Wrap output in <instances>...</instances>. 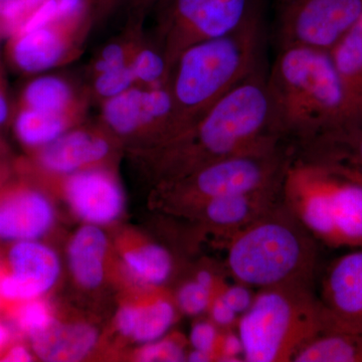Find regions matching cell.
I'll return each instance as SVG.
<instances>
[{"label": "cell", "instance_id": "30bf717a", "mask_svg": "<svg viewBox=\"0 0 362 362\" xmlns=\"http://www.w3.org/2000/svg\"><path fill=\"white\" fill-rule=\"evenodd\" d=\"M124 151L98 121H85L42 148L28 152L16 163L35 177H59L86 169L115 166Z\"/></svg>", "mask_w": 362, "mask_h": 362}, {"label": "cell", "instance_id": "b9f144b4", "mask_svg": "<svg viewBox=\"0 0 362 362\" xmlns=\"http://www.w3.org/2000/svg\"><path fill=\"white\" fill-rule=\"evenodd\" d=\"M11 340V331L6 323L0 320V356H2Z\"/></svg>", "mask_w": 362, "mask_h": 362}, {"label": "cell", "instance_id": "83f0119b", "mask_svg": "<svg viewBox=\"0 0 362 362\" xmlns=\"http://www.w3.org/2000/svg\"><path fill=\"white\" fill-rule=\"evenodd\" d=\"M11 317L18 329L30 338L45 329L56 318L57 311L45 296L13 305Z\"/></svg>", "mask_w": 362, "mask_h": 362}, {"label": "cell", "instance_id": "ffe728a7", "mask_svg": "<svg viewBox=\"0 0 362 362\" xmlns=\"http://www.w3.org/2000/svg\"><path fill=\"white\" fill-rule=\"evenodd\" d=\"M115 250L124 276L135 286L164 287L173 277L175 268L173 255L139 233L119 235Z\"/></svg>", "mask_w": 362, "mask_h": 362}, {"label": "cell", "instance_id": "f546056e", "mask_svg": "<svg viewBox=\"0 0 362 362\" xmlns=\"http://www.w3.org/2000/svg\"><path fill=\"white\" fill-rule=\"evenodd\" d=\"M136 86L134 76L130 66L120 70L104 71L90 76L88 94L90 99L99 102L106 101L122 94Z\"/></svg>", "mask_w": 362, "mask_h": 362}, {"label": "cell", "instance_id": "6da1fadb", "mask_svg": "<svg viewBox=\"0 0 362 362\" xmlns=\"http://www.w3.org/2000/svg\"><path fill=\"white\" fill-rule=\"evenodd\" d=\"M267 87L276 130L294 150L324 151L362 127L328 52L282 47L267 74Z\"/></svg>", "mask_w": 362, "mask_h": 362}, {"label": "cell", "instance_id": "44dd1931", "mask_svg": "<svg viewBox=\"0 0 362 362\" xmlns=\"http://www.w3.org/2000/svg\"><path fill=\"white\" fill-rule=\"evenodd\" d=\"M112 246L102 226L84 223L69 240V270L80 289L93 292L106 282L110 269Z\"/></svg>", "mask_w": 362, "mask_h": 362}, {"label": "cell", "instance_id": "f1b7e54d", "mask_svg": "<svg viewBox=\"0 0 362 362\" xmlns=\"http://www.w3.org/2000/svg\"><path fill=\"white\" fill-rule=\"evenodd\" d=\"M187 339L180 333L164 335L156 341L144 343L133 352L132 359L141 362L187 361Z\"/></svg>", "mask_w": 362, "mask_h": 362}, {"label": "cell", "instance_id": "5bb4252c", "mask_svg": "<svg viewBox=\"0 0 362 362\" xmlns=\"http://www.w3.org/2000/svg\"><path fill=\"white\" fill-rule=\"evenodd\" d=\"M89 32L59 21L18 30L6 40V58L20 74L45 73L77 58Z\"/></svg>", "mask_w": 362, "mask_h": 362}, {"label": "cell", "instance_id": "52a82bcc", "mask_svg": "<svg viewBox=\"0 0 362 362\" xmlns=\"http://www.w3.org/2000/svg\"><path fill=\"white\" fill-rule=\"evenodd\" d=\"M294 148L272 140L214 162L170 181L154 185V204L165 213L187 218L206 202L252 192L284 178Z\"/></svg>", "mask_w": 362, "mask_h": 362}, {"label": "cell", "instance_id": "cb8c5ba5", "mask_svg": "<svg viewBox=\"0 0 362 362\" xmlns=\"http://www.w3.org/2000/svg\"><path fill=\"white\" fill-rule=\"evenodd\" d=\"M328 52L350 110L362 123V13Z\"/></svg>", "mask_w": 362, "mask_h": 362}, {"label": "cell", "instance_id": "7bdbcfd3", "mask_svg": "<svg viewBox=\"0 0 362 362\" xmlns=\"http://www.w3.org/2000/svg\"><path fill=\"white\" fill-rule=\"evenodd\" d=\"M2 267L0 266V276H1ZM0 304H1V300H0Z\"/></svg>", "mask_w": 362, "mask_h": 362}, {"label": "cell", "instance_id": "836d02e7", "mask_svg": "<svg viewBox=\"0 0 362 362\" xmlns=\"http://www.w3.org/2000/svg\"><path fill=\"white\" fill-rule=\"evenodd\" d=\"M221 288L214 295L207 312H209V319L221 330L232 329L233 325H237L240 316L226 304L223 298L221 297Z\"/></svg>", "mask_w": 362, "mask_h": 362}, {"label": "cell", "instance_id": "7c38bea8", "mask_svg": "<svg viewBox=\"0 0 362 362\" xmlns=\"http://www.w3.org/2000/svg\"><path fill=\"white\" fill-rule=\"evenodd\" d=\"M51 192L16 165L0 180V240H40L57 223Z\"/></svg>", "mask_w": 362, "mask_h": 362}, {"label": "cell", "instance_id": "484cf974", "mask_svg": "<svg viewBox=\"0 0 362 362\" xmlns=\"http://www.w3.org/2000/svg\"><path fill=\"white\" fill-rule=\"evenodd\" d=\"M223 283V279L213 270L197 271L173 293L178 310L188 316H199L207 312L214 295Z\"/></svg>", "mask_w": 362, "mask_h": 362}, {"label": "cell", "instance_id": "2e32d148", "mask_svg": "<svg viewBox=\"0 0 362 362\" xmlns=\"http://www.w3.org/2000/svg\"><path fill=\"white\" fill-rule=\"evenodd\" d=\"M283 182L284 178L252 192L218 197L206 202L187 218L194 223L199 235H211L226 246L233 235L282 199Z\"/></svg>", "mask_w": 362, "mask_h": 362}, {"label": "cell", "instance_id": "e575fe53", "mask_svg": "<svg viewBox=\"0 0 362 362\" xmlns=\"http://www.w3.org/2000/svg\"><path fill=\"white\" fill-rule=\"evenodd\" d=\"M239 334L232 329L223 330L218 349V361H244Z\"/></svg>", "mask_w": 362, "mask_h": 362}, {"label": "cell", "instance_id": "f35d334b", "mask_svg": "<svg viewBox=\"0 0 362 362\" xmlns=\"http://www.w3.org/2000/svg\"><path fill=\"white\" fill-rule=\"evenodd\" d=\"M35 356L33 350L30 351L25 345L16 343L7 347L6 351L0 356V361L28 362L33 361Z\"/></svg>", "mask_w": 362, "mask_h": 362}, {"label": "cell", "instance_id": "8fae6325", "mask_svg": "<svg viewBox=\"0 0 362 362\" xmlns=\"http://www.w3.org/2000/svg\"><path fill=\"white\" fill-rule=\"evenodd\" d=\"M362 13V0H286L278 23L279 47L329 52Z\"/></svg>", "mask_w": 362, "mask_h": 362}, {"label": "cell", "instance_id": "d6a6232c", "mask_svg": "<svg viewBox=\"0 0 362 362\" xmlns=\"http://www.w3.org/2000/svg\"><path fill=\"white\" fill-rule=\"evenodd\" d=\"M220 293L226 304L239 316L251 307L255 297L252 293V288L238 282H235V285H226L223 283Z\"/></svg>", "mask_w": 362, "mask_h": 362}, {"label": "cell", "instance_id": "60d3db41", "mask_svg": "<svg viewBox=\"0 0 362 362\" xmlns=\"http://www.w3.org/2000/svg\"><path fill=\"white\" fill-rule=\"evenodd\" d=\"M14 161L9 156L8 148L0 135V180L13 168Z\"/></svg>", "mask_w": 362, "mask_h": 362}, {"label": "cell", "instance_id": "74e56055", "mask_svg": "<svg viewBox=\"0 0 362 362\" xmlns=\"http://www.w3.org/2000/svg\"><path fill=\"white\" fill-rule=\"evenodd\" d=\"M158 0H129L128 25H143Z\"/></svg>", "mask_w": 362, "mask_h": 362}, {"label": "cell", "instance_id": "8992f818", "mask_svg": "<svg viewBox=\"0 0 362 362\" xmlns=\"http://www.w3.org/2000/svg\"><path fill=\"white\" fill-rule=\"evenodd\" d=\"M237 327L244 361L287 362L327 323L313 287L290 285L258 290Z\"/></svg>", "mask_w": 362, "mask_h": 362}, {"label": "cell", "instance_id": "277c9868", "mask_svg": "<svg viewBox=\"0 0 362 362\" xmlns=\"http://www.w3.org/2000/svg\"><path fill=\"white\" fill-rule=\"evenodd\" d=\"M226 270L235 282L266 289L313 287L317 250L312 233L281 199L228 240Z\"/></svg>", "mask_w": 362, "mask_h": 362}, {"label": "cell", "instance_id": "9c48e42d", "mask_svg": "<svg viewBox=\"0 0 362 362\" xmlns=\"http://www.w3.org/2000/svg\"><path fill=\"white\" fill-rule=\"evenodd\" d=\"M100 105L98 122L127 153L154 148L180 133L168 84L134 86Z\"/></svg>", "mask_w": 362, "mask_h": 362}, {"label": "cell", "instance_id": "3957f363", "mask_svg": "<svg viewBox=\"0 0 362 362\" xmlns=\"http://www.w3.org/2000/svg\"><path fill=\"white\" fill-rule=\"evenodd\" d=\"M265 42V28L256 11L233 32L197 42L181 52L168 78L180 133L264 68Z\"/></svg>", "mask_w": 362, "mask_h": 362}, {"label": "cell", "instance_id": "4316f807", "mask_svg": "<svg viewBox=\"0 0 362 362\" xmlns=\"http://www.w3.org/2000/svg\"><path fill=\"white\" fill-rule=\"evenodd\" d=\"M136 86L153 88L168 84L170 69L163 54L152 39L142 35L130 62Z\"/></svg>", "mask_w": 362, "mask_h": 362}, {"label": "cell", "instance_id": "d4e9b609", "mask_svg": "<svg viewBox=\"0 0 362 362\" xmlns=\"http://www.w3.org/2000/svg\"><path fill=\"white\" fill-rule=\"evenodd\" d=\"M294 362H362V333L326 331L298 351Z\"/></svg>", "mask_w": 362, "mask_h": 362}, {"label": "cell", "instance_id": "1f68e13d", "mask_svg": "<svg viewBox=\"0 0 362 362\" xmlns=\"http://www.w3.org/2000/svg\"><path fill=\"white\" fill-rule=\"evenodd\" d=\"M223 330L209 320L197 321L192 326L188 342L192 345V349L199 350L214 356L218 361V349L220 345Z\"/></svg>", "mask_w": 362, "mask_h": 362}, {"label": "cell", "instance_id": "603a6c76", "mask_svg": "<svg viewBox=\"0 0 362 362\" xmlns=\"http://www.w3.org/2000/svg\"><path fill=\"white\" fill-rule=\"evenodd\" d=\"M84 114H52L14 106L11 126L26 152L42 148L84 123Z\"/></svg>", "mask_w": 362, "mask_h": 362}, {"label": "cell", "instance_id": "4dcf8cb0", "mask_svg": "<svg viewBox=\"0 0 362 362\" xmlns=\"http://www.w3.org/2000/svg\"><path fill=\"white\" fill-rule=\"evenodd\" d=\"M47 0H0V39L14 35Z\"/></svg>", "mask_w": 362, "mask_h": 362}, {"label": "cell", "instance_id": "4fadbf2b", "mask_svg": "<svg viewBox=\"0 0 362 362\" xmlns=\"http://www.w3.org/2000/svg\"><path fill=\"white\" fill-rule=\"evenodd\" d=\"M30 176L52 194H59L84 223L103 228L122 216L125 195L115 166L86 169L59 177Z\"/></svg>", "mask_w": 362, "mask_h": 362}, {"label": "cell", "instance_id": "e0dca14e", "mask_svg": "<svg viewBox=\"0 0 362 362\" xmlns=\"http://www.w3.org/2000/svg\"><path fill=\"white\" fill-rule=\"evenodd\" d=\"M318 297L327 331L362 333V247L331 264Z\"/></svg>", "mask_w": 362, "mask_h": 362}, {"label": "cell", "instance_id": "d6986e66", "mask_svg": "<svg viewBox=\"0 0 362 362\" xmlns=\"http://www.w3.org/2000/svg\"><path fill=\"white\" fill-rule=\"evenodd\" d=\"M35 357L49 362L82 361L96 350L101 335L94 324L57 315L45 329L30 337Z\"/></svg>", "mask_w": 362, "mask_h": 362}, {"label": "cell", "instance_id": "5b68a950", "mask_svg": "<svg viewBox=\"0 0 362 362\" xmlns=\"http://www.w3.org/2000/svg\"><path fill=\"white\" fill-rule=\"evenodd\" d=\"M283 201L312 233L331 247H362V182L338 162L293 154Z\"/></svg>", "mask_w": 362, "mask_h": 362}, {"label": "cell", "instance_id": "7a4b0ae2", "mask_svg": "<svg viewBox=\"0 0 362 362\" xmlns=\"http://www.w3.org/2000/svg\"><path fill=\"white\" fill-rule=\"evenodd\" d=\"M267 74L265 68L259 69L173 139L130 156L156 185L272 140H283L274 123Z\"/></svg>", "mask_w": 362, "mask_h": 362}, {"label": "cell", "instance_id": "ba28073f", "mask_svg": "<svg viewBox=\"0 0 362 362\" xmlns=\"http://www.w3.org/2000/svg\"><path fill=\"white\" fill-rule=\"evenodd\" d=\"M256 11L251 0H158L151 39L171 69L190 45L233 32Z\"/></svg>", "mask_w": 362, "mask_h": 362}, {"label": "cell", "instance_id": "9a60e30c", "mask_svg": "<svg viewBox=\"0 0 362 362\" xmlns=\"http://www.w3.org/2000/svg\"><path fill=\"white\" fill-rule=\"evenodd\" d=\"M62 273L59 255L40 240L14 242L0 276L1 303L13 305L45 297Z\"/></svg>", "mask_w": 362, "mask_h": 362}, {"label": "cell", "instance_id": "ac0fdd59", "mask_svg": "<svg viewBox=\"0 0 362 362\" xmlns=\"http://www.w3.org/2000/svg\"><path fill=\"white\" fill-rule=\"evenodd\" d=\"M178 312L173 293L165 287L137 286L136 294L121 302L115 325L124 338L144 344L163 337L175 323Z\"/></svg>", "mask_w": 362, "mask_h": 362}, {"label": "cell", "instance_id": "7402d4cb", "mask_svg": "<svg viewBox=\"0 0 362 362\" xmlns=\"http://www.w3.org/2000/svg\"><path fill=\"white\" fill-rule=\"evenodd\" d=\"M90 98L68 78L57 75H40L21 90L14 106L52 114L87 115Z\"/></svg>", "mask_w": 362, "mask_h": 362}, {"label": "cell", "instance_id": "8d00e7d4", "mask_svg": "<svg viewBox=\"0 0 362 362\" xmlns=\"http://www.w3.org/2000/svg\"><path fill=\"white\" fill-rule=\"evenodd\" d=\"M14 103L11 101L6 77L0 66V135L7 126H11L13 119Z\"/></svg>", "mask_w": 362, "mask_h": 362}, {"label": "cell", "instance_id": "ab89813d", "mask_svg": "<svg viewBox=\"0 0 362 362\" xmlns=\"http://www.w3.org/2000/svg\"><path fill=\"white\" fill-rule=\"evenodd\" d=\"M96 21H103L116 11L125 0H92Z\"/></svg>", "mask_w": 362, "mask_h": 362}, {"label": "cell", "instance_id": "d590c367", "mask_svg": "<svg viewBox=\"0 0 362 362\" xmlns=\"http://www.w3.org/2000/svg\"><path fill=\"white\" fill-rule=\"evenodd\" d=\"M346 143L344 153L350 160L347 165L354 169L362 182V128L350 136Z\"/></svg>", "mask_w": 362, "mask_h": 362}, {"label": "cell", "instance_id": "ee69618b", "mask_svg": "<svg viewBox=\"0 0 362 362\" xmlns=\"http://www.w3.org/2000/svg\"><path fill=\"white\" fill-rule=\"evenodd\" d=\"M285 1H286V0H281V2H282V4H283V2H285Z\"/></svg>", "mask_w": 362, "mask_h": 362}]
</instances>
